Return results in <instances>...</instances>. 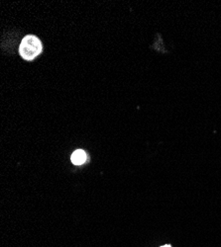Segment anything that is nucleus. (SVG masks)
<instances>
[{"label": "nucleus", "mask_w": 221, "mask_h": 247, "mask_svg": "<svg viewBox=\"0 0 221 247\" xmlns=\"http://www.w3.org/2000/svg\"><path fill=\"white\" fill-rule=\"evenodd\" d=\"M42 53L41 41L33 35H28L22 40L19 47V53L22 58L33 60Z\"/></svg>", "instance_id": "f257e3e1"}, {"label": "nucleus", "mask_w": 221, "mask_h": 247, "mask_svg": "<svg viewBox=\"0 0 221 247\" xmlns=\"http://www.w3.org/2000/svg\"><path fill=\"white\" fill-rule=\"evenodd\" d=\"M162 247H163V246H162Z\"/></svg>", "instance_id": "20e7f679"}, {"label": "nucleus", "mask_w": 221, "mask_h": 247, "mask_svg": "<svg viewBox=\"0 0 221 247\" xmlns=\"http://www.w3.org/2000/svg\"><path fill=\"white\" fill-rule=\"evenodd\" d=\"M163 247H172L171 245H165V246H163Z\"/></svg>", "instance_id": "7ed1b4c3"}, {"label": "nucleus", "mask_w": 221, "mask_h": 247, "mask_svg": "<svg viewBox=\"0 0 221 247\" xmlns=\"http://www.w3.org/2000/svg\"><path fill=\"white\" fill-rule=\"evenodd\" d=\"M72 162L75 164V165H81L86 162V153L81 149H78L75 150V152L72 154Z\"/></svg>", "instance_id": "f03ea898"}]
</instances>
